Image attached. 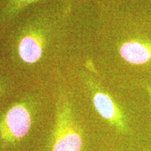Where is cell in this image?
<instances>
[{
	"label": "cell",
	"mask_w": 151,
	"mask_h": 151,
	"mask_svg": "<svg viewBox=\"0 0 151 151\" xmlns=\"http://www.w3.org/2000/svg\"><path fill=\"white\" fill-rule=\"evenodd\" d=\"M149 92H150V98H151V88L149 89Z\"/></svg>",
	"instance_id": "obj_7"
},
{
	"label": "cell",
	"mask_w": 151,
	"mask_h": 151,
	"mask_svg": "<svg viewBox=\"0 0 151 151\" xmlns=\"http://www.w3.org/2000/svg\"><path fill=\"white\" fill-rule=\"evenodd\" d=\"M38 1L39 0H9L4 9L1 16L3 19H10L16 16L25 6Z\"/></svg>",
	"instance_id": "obj_6"
},
{
	"label": "cell",
	"mask_w": 151,
	"mask_h": 151,
	"mask_svg": "<svg viewBox=\"0 0 151 151\" xmlns=\"http://www.w3.org/2000/svg\"><path fill=\"white\" fill-rule=\"evenodd\" d=\"M83 146L82 130L76 121L72 106L64 93L58 96L51 151H81Z\"/></svg>",
	"instance_id": "obj_1"
},
{
	"label": "cell",
	"mask_w": 151,
	"mask_h": 151,
	"mask_svg": "<svg viewBox=\"0 0 151 151\" xmlns=\"http://www.w3.org/2000/svg\"><path fill=\"white\" fill-rule=\"evenodd\" d=\"M32 103L27 100L16 102L0 116V146L20 142L29 133L33 123Z\"/></svg>",
	"instance_id": "obj_2"
},
{
	"label": "cell",
	"mask_w": 151,
	"mask_h": 151,
	"mask_svg": "<svg viewBox=\"0 0 151 151\" xmlns=\"http://www.w3.org/2000/svg\"><path fill=\"white\" fill-rule=\"evenodd\" d=\"M92 99L97 113L109 124L120 131L126 130L124 117L120 108L109 94L103 90L91 86Z\"/></svg>",
	"instance_id": "obj_4"
},
{
	"label": "cell",
	"mask_w": 151,
	"mask_h": 151,
	"mask_svg": "<svg viewBox=\"0 0 151 151\" xmlns=\"http://www.w3.org/2000/svg\"><path fill=\"white\" fill-rule=\"evenodd\" d=\"M1 87H0V94H1Z\"/></svg>",
	"instance_id": "obj_8"
},
{
	"label": "cell",
	"mask_w": 151,
	"mask_h": 151,
	"mask_svg": "<svg viewBox=\"0 0 151 151\" xmlns=\"http://www.w3.org/2000/svg\"><path fill=\"white\" fill-rule=\"evenodd\" d=\"M120 54L132 65H143L151 60V44L137 41H128L120 48Z\"/></svg>",
	"instance_id": "obj_5"
},
{
	"label": "cell",
	"mask_w": 151,
	"mask_h": 151,
	"mask_svg": "<svg viewBox=\"0 0 151 151\" xmlns=\"http://www.w3.org/2000/svg\"><path fill=\"white\" fill-rule=\"evenodd\" d=\"M49 29L41 20H34L22 28L16 41L19 59L27 65H34L42 58L47 46Z\"/></svg>",
	"instance_id": "obj_3"
}]
</instances>
